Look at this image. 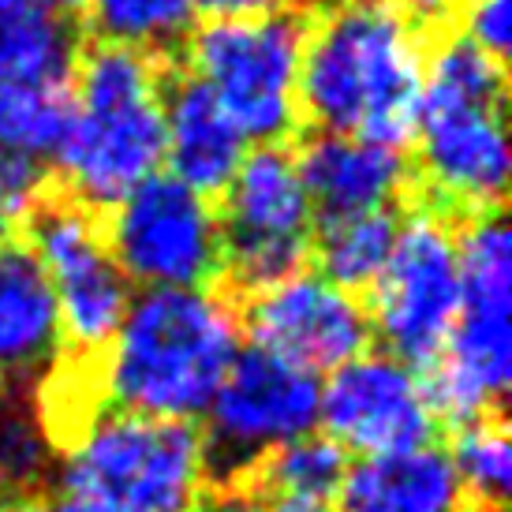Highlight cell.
I'll return each instance as SVG.
<instances>
[{
	"label": "cell",
	"mask_w": 512,
	"mask_h": 512,
	"mask_svg": "<svg viewBox=\"0 0 512 512\" xmlns=\"http://www.w3.org/2000/svg\"><path fill=\"white\" fill-rule=\"evenodd\" d=\"M434 34L393 0L314 4L299 60V120L404 150L419 124Z\"/></svg>",
	"instance_id": "cell-1"
},
{
	"label": "cell",
	"mask_w": 512,
	"mask_h": 512,
	"mask_svg": "<svg viewBox=\"0 0 512 512\" xmlns=\"http://www.w3.org/2000/svg\"><path fill=\"white\" fill-rule=\"evenodd\" d=\"M240 348V311L225 292L143 288L98 352L101 400L124 412L199 423Z\"/></svg>",
	"instance_id": "cell-2"
},
{
	"label": "cell",
	"mask_w": 512,
	"mask_h": 512,
	"mask_svg": "<svg viewBox=\"0 0 512 512\" xmlns=\"http://www.w3.org/2000/svg\"><path fill=\"white\" fill-rule=\"evenodd\" d=\"M165 64L94 42L79 49L72 113L53 154L68 199L105 214L165 165Z\"/></svg>",
	"instance_id": "cell-3"
},
{
	"label": "cell",
	"mask_w": 512,
	"mask_h": 512,
	"mask_svg": "<svg viewBox=\"0 0 512 512\" xmlns=\"http://www.w3.org/2000/svg\"><path fill=\"white\" fill-rule=\"evenodd\" d=\"M415 176L438 214H486L509 191L505 68L453 30L430 38L415 124Z\"/></svg>",
	"instance_id": "cell-4"
},
{
	"label": "cell",
	"mask_w": 512,
	"mask_h": 512,
	"mask_svg": "<svg viewBox=\"0 0 512 512\" xmlns=\"http://www.w3.org/2000/svg\"><path fill=\"white\" fill-rule=\"evenodd\" d=\"M60 490L109 512H195L214 483L199 423L86 404L57 434Z\"/></svg>",
	"instance_id": "cell-5"
},
{
	"label": "cell",
	"mask_w": 512,
	"mask_h": 512,
	"mask_svg": "<svg viewBox=\"0 0 512 512\" xmlns=\"http://www.w3.org/2000/svg\"><path fill=\"white\" fill-rule=\"evenodd\" d=\"M307 12L270 8L240 19H206L180 49L251 146L285 143L299 124V60Z\"/></svg>",
	"instance_id": "cell-6"
},
{
	"label": "cell",
	"mask_w": 512,
	"mask_h": 512,
	"mask_svg": "<svg viewBox=\"0 0 512 512\" xmlns=\"http://www.w3.org/2000/svg\"><path fill=\"white\" fill-rule=\"evenodd\" d=\"M217 199L221 273H228L240 292L251 296L311 266L314 206L296 154L285 143L251 146Z\"/></svg>",
	"instance_id": "cell-7"
},
{
	"label": "cell",
	"mask_w": 512,
	"mask_h": 512,
	"mask_svg": "<svg viewBox=\"0 0 512 512\" xmlns=\"http://www.w3.org/2000/svg\"><path fill=\"white\" fill-rule=\"evenodd\" d=\"M318 382L255 344L240 348L202 412V441L217 483H247L273 449L314 434Z\"/></svg>",
	"instance_id": "cell-8"
},
{
	"label": "cell",
	"mask_w": 512,
	"mask_h": 512,
	"mask_svg": "<svg viewBox=\"0 0 512 512\" xmlns=\"http://www.w3.org/2000/svg\"><path fill=\"white\" fill-rule=\"evenodd\" d=\"M370 329L385 352L427 367L460 314L456 228L434 206H415L400 217L393 251L370 285Z\"/></svg>",
	"instance_id": "cell-9"
},
{
	"label": "cell",
	"mask_w": 512,
	"mask_h": 512,
	"mask_svg": "<svg viewBox=\"0 0 512 512\" xmlns=\"http://www.w3.org/2000/svg\"><path fill=\"white\" fill-rule=\"evenodd\" d=\"M105 240L131 288H206L221 277L214 199L157 172L105 210Z\"/></svg>",
	"instance_id": "cell-10"
},
{
	"label": "cell",
	"mask_w": 512,
	"mask_h": 512,
	"mask_svg": "<svg viewBox=\"0 0 512 512\" xmlns=\"http://www.w3.org/2000/svg\"><path fill=\"white\" fill-rule=\"evenodd\" d=\"M27 247L53 288L64 344L98 356L128 311L135 288L116 266L98 214L75 199H42L27 214Z\"/></svg>",
	"instance_id": "cell-11"
},
{
	"label": "cell",
	"mask_w": 512,
	"mask_h": 512,
	"mask_svg": "<svg viewBox=\"0 0 512 512\" xmlns=\"http://www.w3.org/2000/svg\"><path fill=\"white\" fill-rule=\"evenodd\" d=\"M423 370L367 348L318 382V430L348 456L400 453L438 434Z\"/></svg>",
	"instance_id": "cell-12"
},
{
	"label": "cell",
	"mask_w": 512,
	"mask_h": 512,
	"mask_svg": "<svg viewBox=\"0 0 512 512\" xmlns=\"http://www.w3.org/2000/svg\"><path fill=\"white\" fill-rule=\"evenodd\" d=\"M240 326L255 348L314 378H326L374 341L367 303L311 266L251 292Z\"/></svg>",
	"instance_id": "cell-13"
},
{
	"label": "cell",
	"mask_w": 512,
	"mask_h": 512,
	"mask_svg": "<svg viewBox=\"0 0 512 512\" xmlns=\"http://www.w3.org/2000/svg\"><path fill=\"white\" fill-rule=\"evenodd\" d=\"M296 165L314 221L393 210L412 184V161L400 146L341 131H314L296 150Z\"/></svg>",
	"instance_id": "cell-14"
},
{
	"label": "cell",
	"mask_w": 512,
	"mask_h": 512,
	"mask_svg": "<svg viewBox=\"0 0 512 512\" xmlns=\"http://www.w3.org/2000/svg\"><path fill=\"white\" fill-rule=\"evenodd\" d=\"M427 397L434 415L464 427L498 415L512 382V318L501 311H460L438 356L427 363Z\"/></svg>",
	"instance_id": "cell-15"
},
{
	"label": "cell",
	"mask_w": 512,
	"mask_h": 512,
	"mask_svg": "<svg viewBox=\"0 0 512 512\" xmlns=\"http://www.w3.org/2000/svg\"><path fill=\"white\" fill-rule=\"evenodd\" d=\"M251 143L217 98L191 75L165 86V165L184 187L217 199L243 165Z\"/></svg>",
	"instance_id": "cell-16"
},
{
	"label": "cell",
	"mask_w": 512,
	"mask_h": 512,
	"mask_svg": "<svg viewBox=\"0 0 512 512\" xmlns=\"http://www.w3.org/2000/svg\"><path fill=\"white\" fill-rule=\"evenodd\" d=\"M57 299L38 258L23 243L0 251V382L30 385L64 356Z\"/></svg>",
	"instance_id": "cell-17"
},
{
	"label": "cell",
	"mask_w": 512,
	"mask_h": 512,
	"mask_svg": "<svg viewBox=\"0 0 512 512\" xmlns=\"http://www.w3.org/2000/svg\"><path fill=\"white\" fill-rule=\"evenodd\" d=\"M449 453L438 441L348 460L333 512H464Z\"/></svg>",
	"instance_id": "cell-18"
},
{
	"label": "cell",
	"mask_w": 512,
	"mask_h": 512,
	"mask_svg": "<svg viewBox=\"0 0 512 512\" xmlns=\"http://www.w3.org/2000/svg\"><path fill=\"white\" fill-rule=\"evenodd\" d=\"M79 30L45 0H0V86H72Z\"/></svg>",
	"instance_id": "cell-19"
},
{
	"label": "cell",
	"mask_w": 512,
	"mask_h": 512,
	"mask_svg": "<svg viewBox=\"0 0 512 512\" xmlns=\"http://www.w3.org/2000/svg\"><path fill=\"white\" fill-rule=\"evenodd\" d=\"M400 217L393 210H370V214H348L314 221L311 258L314 270L329 277L333 285L348 292H370L378 281L385 258L393 251Z\"/></svg>",
	"instance_id": "cell-20"
},
{
	"label": "cell",
	"mask_w": 512,
	"mask_h": 512,
	"mask_svg": "<svg viewBox=\"0 0 512 512\" xmlns=\"http://www.w3.org/2000/svg\"><path fill=\"white\" fill-rule=\"evenodd\" d=\"M86 27L94 42L124 45L146 57H176L199 27L195 0H90Z\"/></svg>",
	"instance_id": "cell-21"
},
{
	"label": "cell",
	"mask_w": 512,
	"mask_h": 512,
	"mask_svg": "<svg viewBox=\"0 0 512 512\" xmlns=\"http://www.w3.org/2000/svg\"><path fill=\"white\" fill-rule=\"evenodd\" d=\"M57 471V434L27 393L0 389V494L30 498Z\"/></svg>",
	"instance_id": "cell-22"
},
{
	"label": "cell",
	"mask_w": 512,
	"mask_h": 512,
	"mask_svg": "<svg viewBox=\"0 0 512 512\" xmlns=\"http://www.w3.org/2000/svg\"><path fill=\"white\" fill-rule=\"evenodd\" d=\"M460 311H512V232L501 210L471 214L456 228Z\"/></svg>",
	"instance_id": "cell-23"
},
{
	"label": "cell",
	"mask_w": 512,
	"mask_h": 512,
	"mask_svg": "<svg viewBox=\"0 0 512 512\" xmlns=\"http://www.w3.org/2000/svg\"><path fill=\"white\" fill-rule=\"evenodd\" d=\"M344 468H348V453L341 445H333L322 430H314V434H303V438L273 449L251 479L270 501L333 505L337 490H341Z\"/></svg>",
	"instance_id": "cell-24"
},
{
	"label": "cell",
	"mask_w": 512,
	"mask_h": 512,
	"mask_svg": "<svg viewBox=\"0 0 512 512\" xmlns=\"http://www.w3.org/2000/svg\"><path fill=\"white\" fill-rule=\"evenodd\" d=\"M453 460L456 483L475 512H501L512 490V441L501 415H483L456 427L453 445L445 449Z\"/></svg>",
	"instance_id": "cell-25"
},
{
	"label": "cell",
	"mask_w": 512,
	"mask_h": 512,
	"mask_svg": "<svg viewBox=\"0 0 512 512\" xmlns=\"http://www.w3.org/2000/svg\"><path fill=\"white\" fill-rule=\"evenodd\" d=\"M72 113V86H0V150L53 165Z\"/></svg>",
	"instance_id": "cell-26"
},
{
	"label": "cell",
	"mask_w": 512,
	"mask_h": 512,
	"mask_svg": "<svg viewBox=\"0 0 512 512\" xmlns=\"http://www.w3.org/2000/svg\"><path fill=\"white\" fill-rule=\"evenodd\" d=\"M456 34L479 45L483 53L505 60L512 42V12L509 0H460L453 8Z\"/></svg>",
	"instance_id": "cell-27"
},
{
	"label": "cell",
	"mask_w": 512,
	"mask_h": 512,
	"mask_svg": "<svg viewBox=\"0 0 512 512\" xmlns=\"http://www.w3.org/2000/svg\"><path fill=\"white\" fill-rule=\"evenodd\" d=\"M0 195L19 217H27L42 199H49V161L0 150Z\"/></svg>",
	"instance_id": "cell-28"
},
{
	"label": "cell",
	"mask_w": 512,
	"mask_h": 512,
	"mask_svg": "<svg viewBox=\"0 0 512 512\" xmlns=\"http://www.w3.org/2000/svg\"><path fill=\"white\" fill-rule=\"evenodd\" d=\"M195 512H262V498L247 483H217L214 490H206Z\"/></svg>",
	"instance_id": "cell-29"
},
{
	"label": "cell",
	"mask_w": 512,
	"mask_h": 512,
	"mask_svg": "<svg viewBox=\"0 0 512 512\" xmlns=\"http://www.w3.org/2000/svg\"><path fill=\"white\" fill-rule=\"evenodd\" d=\"M12 512H109V509H101L98 501L90 498H79L72 490H38L30 498L15 501Z\"/></svg>",
	"instance_id": "cell-30"
},
{
	"label": "cell",
	"mask_w": 512,
	"mask_h": 512,
	"mask_svg": "<svg viewBox=\"0 0 512 512\" xmlns=\"http://www.w3.org/2000/svg\"><path fill=\"white\" fill-rule=\"evenodd\" d=\"M199 15L206 19H240V15H258L281 8V0H195Z\"/></svg>",
	"instance_id": "cell-31"
},
{
	"label": "cell",
	"mask_w": 512,
	"mask_h": 512,
	"mask_svg": "<svg viewBox=\"0 0 512 512\" xmlns=\"http://www.w3.org/2000/svg\"><path fill=\"white\" fill-rule=\"evenodd\" d=\"M15 225H19V214H15L12 206H8V199L0 195V251H4L8 243H15Z\"/></svg>",
	"instance_id": "cell-32"
},
{
	"label": "cell",
	"mask_w": 512,
	"mask_h": 512,
	"mask_svg": "<svg viewBox=\"0 0 512 512\" xmlns=\"http://www.w3.org/2000/svg\"><path fill=\"white\" fill-rule=\"evenodd\" d=\"M262 512H333L329 505H299V501H262Z\"/></svg>",
	"instance_id": "cell-33"
},
{
	"label": "cell",
	"mask_w": 512,
	"mask_h": 512,
	"mask_svg": "<svg viewBox=\"0 0 512 512\" xmlns=\"http://www.w3.org/2000/svg\"><path fill=\"white\" fill-rule=\"evenodd\" d=\"M45 4H49V8H57L60 15H68V19H72V15H83L86 12V4H90V0H45Z\"/></svg>",
	"instance_id": "cell-34"
},
{
	"label": "cell",
	"mask_w": 512,
	"mask_h": 512,
	"mask_svg": "<svg viewBox=\"0 0 512 512\" xmlns=\"http://www.w3.org/2000/svg\"><path fill=\"white\" fill-rule=\"evenodd\" d=\"M303 4H322V0H281V8H299V12H303Z\"/></svg>",
	"instance_id": "cell-35"
},
{
	"label": "cell",
	"mask_w": 512,
	"mask_h": 512,
	"mask_svg": "<svg viewBox=\"0 0 512 512\" xmlns=\"http://www.w3.org/2000/svg\"><path fill=\"white\" fill-rule=\"evenodd\" d=\"M456 4H460V0H453V8H456Z\"/></svg>",
	"instance_id": "cell-36"
},
{
	"label": "cell",
	"mask_w": 512,
	"mask_h": 512,
	"mask_svg": "<svg viewBox=\"0 0 512 512\" xmlns=\"http://www.w3.org/2000/svg\"><path fill=\"white\" fill-rule=\"evenodd\" d=\"M464 512H468V509H464ZM471 512H475V509H471Z\"/></svg>",
	"instance_id": "cell-37"
},
{
	"label": "cell",
	"mask_w": 512,
	"mask_h": 512,
	"mask_svg": "<svg viewBox=\"0 0 512 512\" xmlns=\"http://www.w3.org/2000/svg\"><path fill=\"white\" fill-rule=\"evenodd\" d=\"M0 389H4V385H0Z\"/></svg>",
	"instance_id": "cell-38"
}]
</instances>
